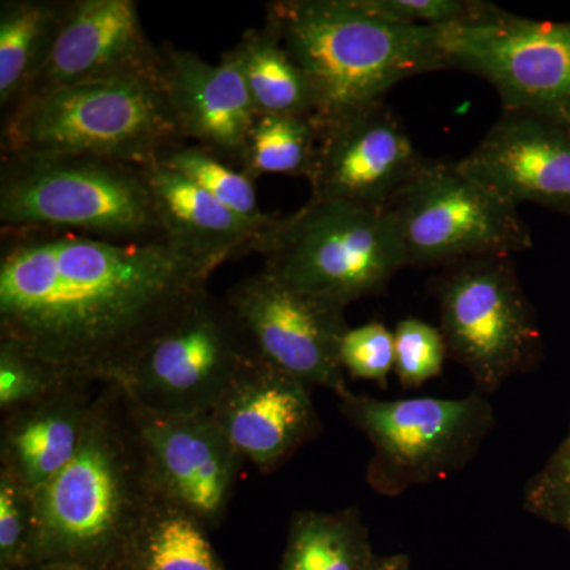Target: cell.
<instances>
[{"instance_id":"5bb4252c","label":"cell","mask_w":570,"mask_h":570,"mask_svg":"<svg viewBox=\"0 0 570 570\" xmlns=\"http://www.w3.org/2000/svg\"><path fill=\"white\" fill-rule=\"evenodd\" d=\"M423 160L382 100L321 129L311 198L389 208Z\"/></svg>"},{"instance_id":"277c9868","label":"cell","mask_w":570,"mask_h":570,"mask_svg":"<svg viewBox=\"0 0 570 570\" xmlns=\"http://www.w3.org/2000/svg\"><path fill=\"white\" fill-rule=\"evenodd\" d=\"M0 224L112 243L165 242L141 165L85 154H2Z\"/></svg>"},{"instance_id":"f1b7e54d","label":"cell","mask_w":570,"mask_h":570,"mask_svg":"<svg viewBox=\"0 0 570 570\" xmlns=\"http://www.w3.org/2000/svg\"><path fill=\"white\" fill-rule=\"evenodd\" d=\"M36 497L0 471V570H22L32 561Z\"/></svg>"},{"instance_id":"83f0119b","label":"cell","mask_w":570,"mask_h":570,"mask_svg":"<svg viewBox=\"0 0 570 570\" xmlns=\"http://www.w3.org/2000/svg\"><path fill=\"white\" fill-rule=\"evenodd\" d=\"M393 335H395V371L393 373L404 389H420L426 382L441 376L449 352L439 326L428 324L420 318H404L396 325Z\"/></svg>"},{"instance_id":"44dd1931","label":"cell","mask_w":570,"mask_h":570,"mask_svg":"<svg viewBox=\"0 0 570 570\" xmlns=\"http://www.w3.org/2000/svg\"><path fill=\"white\" fill-rule=\"evenodd\" d=\"M71 0H2L0 2V108L18 107L39 77Z\"/></svg>"},{"instance_id":"603a6c76","label":"cell","mask_w":570,"mask_h":570,"mask_svg":"<svg viewBox=\"0 0 570 570\" xmlns=\"http://www.w3.org/2000/svg\"><path fill=\"white\" fill-rule=\"evenodd\" d=\"M242 70L257 115H316L313 89L272 26L247 29L225 51Z\"/></svg>"},{"instance_id":"ffe728a7","label":"cell","mask_w":570,"mask_h":570,"mask_svg":"<svg viewBox=\"0 0 570 570\" xmlns=\"http://www.w3.org/2000/svg\"><path fill=\"white\" fill-rule=\"evenodd\" d=\"M141 167L165 243L214 269L254 254L261 236L277 219L275 214L266 220L247 219L163 165L151 160Z\"/></svg>"},{"instance_id":"7c38bea8","label":"cell","mask_w":570,"mask_h":570,"mask_svg":"<svg viewBox=\"0 0 570 570\" xmlns=\"http://www.w3.org/2000/svg\"><path fill=\"white\" fill-rule=\"evenodd\" d=\"M225 298L258 358L309 389L346 395L341 365V343L351 328L346 305L291 287L264 269L236 283Z\"/></svg>"},{"instance_id":"f546056e","label":"cell","mask_w":570,"mask_h":570,"mask_svg":"<svg viewBox=\"0 0 570 570\" xmlns=\"http://www.w3.org/2000/svg\"><path fill=\"white\" fill-rule=\"evenodd\" d=\"M523 508L570 534V423L561 444L524 487Z\"/></svg>"},{"instance_id":"3957f363","label":"cell","mask_w":570,"mask_h":570,"mask_svg":"<svg viewBox=\"0 0 570 570\" xmlns=\"http://www.w3.org/2000/svg\"><path fill=\"white\" fill-rule=\"evenodd\" d=\"M265 22L306 75L318 129L382 102L406 78L448 70L441 28L390 20L367 0H275Z\"/></svg>"},{"instance_id":"6da1fadb","label":"cell","mask_w":570,"mask_h":570,"mask_svg":"<svg viewBox=\"0 0 570 570\" xmlns=\"http://www.w3.org/2000/svg\"><path fill=\"white\" fill-rule=\"evenodd\" d=\"M213 273L165 242L2 228L0 341L70 381L118 385Z\"/></svg>"},{"instance_id":"7a4b0ae2","label":"cell","mask_w":570,"mask_h":570,"mask_svg":"<svg viewBox=\"0 0 570 570\" xmlns=\"http://www.w3.org/2000/svg\"><path fill=\"white\" fill-rule=\"evenodd\" d=\"M33 497L31 566L110 569L163 497L118 385H104L77 455Z\"/></svg>"},{"instance_id":"e0dca14e","label":"cell","mask_w":570,"mask_h":570,"mask_svg":"<svg viewBox=\"0 0 570 570\" xmlns=\"http://www.w3.org/2000/svg\"><path fill=\"white\" fill-rule=\"evenodd\" d=\"M461 170L519 206L570 216V130L530 112L502 111Z\"/></svg>"},{"instance_id":"8fae6325","label":"cell","mask_w":570,"mask_h":570,"mask_svg":"<svg viewBox=\"0 0 570 570\" xmlns=\"http://www.w3.org/2000/svg\"><path fill=\"white\" fill-rule=\"evenodd\" d=\"M254 355L227 298L206 291L142 352L118 387L135 406L159 414H208Z\"/></svg>"},{"instance_id":"4fadbf2b","label":"cell","mask_w":570,"mask_h":570,"mask_svg":"<svg viewBox=\"0 0 570 570\" xmlns=\"http://www.w3.org/2000/svg\"><path fill=\"white\" fill-rule=\"evenodd\" d=\"M126 401L160 494L206 530H216L227 513L243 456L212 412L167 415Z\"/></svg>"},{"instance_id":"d6a6232c","label":"cell","mask_w":570,"mask_h":570,"mask_svg":"<svg viewBox=\"0 0 570 570\" xmlns=\"http://www.w3.org/2000/svg\"><path fill=\"white\" fill-rule=\"evenodd\" d=\"M411 568V560L407 554H376L373 562L367 566L366 570H409Z\"/></svg>"},{"instance_id":"4dcf8cb0","label":"cell","mask_w":570,"mask_h":570,"mask_svg":"<svg viewBox=\"0 0 570 570\" xmlns=\"http://www.w3.org/2000/svg\"><path fill=\"white\" fill-rule=\"evenodd\" d=\"M341 365L352 377L387 387L395 371V335L381 322L348 328L341 343Z\"/></svg>"},{"instance_id":"d6986e66","label":"cell","mask_w":570,"mask_h":570,"mask_svg":"<svg viewBox=\"0 0 570 570\" xmlns=\"http://www.w3.org/2000/svg\"><path fill=\"white\" fill-rule=\"evenodd\" d=\"M104 385L69 381L2 415L0 471L37 493L77 455Z\"/></svg>"},{"instance_id":"7402d4cb","label":"cell","mask_w":570,"mask_h":570,"mask_svg":"<svg viewBox=\"0 0 570 570\" xmlns=\"http://www.w3.org/2000/svg\"><path fill=\"white\" fill-rule=\"evenodd\" d=\"M208 530L164 497L108 570H224Z\"/></svg>"},{"instance_id":"4316f807","label":"cell","mask_w":570,"mask_h":570,"mask_svg":"<svg viewBox=\"0 0 570 570\" xmlns=\"http://www.w3.org/2000/svg\"><path fill=\"white\" fill-rule=\"evenodd\" d=\"M61 373L24 348L0 341V412L2 415L43 400L66 382ZM80 382V381H78Z\"/></svg>"},{"instance_id":"9c48e42d","label":"cell","mask_w":570,"mask_h":570,"mask_svg":"<svg viewBox=\"0 0 570 570\" xmlns=\"http://www.w3.org/2000/svg\"><path fill=\"white\" fill-rule=\"evenodd\" d=\"M389 212L407 266H448L475 257L531 249L519 206L461 170L425 159L392 198Z\"/></svg>"},{"instance_id":"2e32d148","label":"cell","mask_w":570,"mask_h":570,"mask_svg":"<svg viewBox=\"0 0 570 570\" xmlns=\"http://www.w3.org/2000/svg\"><path fill=\"white\" fill-rule=\"evenodd\" d=\"M243 460L275 472L322 433L309 387L254 355L212 411Z\"/></svg>"},{"instance_id":"9a60e30c","label":"cell","mask_w":570,"mask_h":570,"mask_svg":"<svg viewBox=\"0 0 570 570\" xmlns=\"http://www.w3.org/2000/svg\"><path fill=\"white\" fill-rule=\"evenodd\" d=\"M163 48L142 29L138 2L71 0L50 56L22 102L85 82H163Z\"/></svg>"},{"instance_id":"d4e9b609","label":"cell","mask_w":570,"mask_h":570,"mask_svg":"<svg viewBox=\"0 0 570 570\" xmlns=\"http://www.w3.org/2000/svg\"><path fill=\"white\" fill-rule=\"evenodd\" d=\"M318 140L321 129L309 116H257L239 170L254 181L264 175L309 179L316 165Z\"/></svg>"},{"instance_id":"52a82bcc","label":"cell","mask_w":570,"mask_h":570,"mask_svg":"<svg viewBox=\"0 0 570 570\" xmlns=\"http://www.w3.org/2000/svg\"><path fill=\"white\" fill-rule=\"evenodd\" d=\"M337 401L341 414L373 448L367 485L387 498L452 478L478 459L497 426L493 404L479 392L453 400H377L348 390Z\"/></svg>"},{"instance_id":"30bf717a","label":"cell","mask_w":570,"mask_h":570,"mask_svg":"<svg viewBox=\"0 0 570 570\" xmlns=\"http://www.w3.org/2000/svg\"><path fill=\"white\" fill-rule=\"evenodd\" d=\"M441 48L448 70L489 81L504 110L570 130V21L531 20L490 3L475 20L441 28Z\"/></svg>"},{"instance_id":"1f68e13d","label":"cell","mask_w":570,"mask_h":570,"mask_svg":"<svg viewBox=\"0 0 570 570\" xmlns=\"http://www.w3.org/2000/svg\"><path fill=\"white\" fill-rule=\"evenodd\" d=\"M390 20L423 28L464 24L485 13L490 2L480 0H367Z\"/></svg>"},{"instance_id":"5b68a950","label":"cell","mask_w":570,"mask_h":570,"mask_svg":"<svg viewBox=\"0 0 570 570\" xmlns=\"http://www.w3.org/2000/svg\"><path fill=\"white\" fill-rule=\"evenodd\" d=\"M254 254L276 279L346 306L387 294L407 266L389 208L313 198L298 212L277 216Z\"/></svg>"},{"instance_id":"8992f818","label":"cell","mask_w":570,"mask_h":570,"mask_svg":"<svg viewBox=\"0 0 570 570\" xmlns=\"http://www.w3.org/2000/svg\"><path fill=\"white\" fill-rule=\"evenodd\" d=\"M186 142L163 82L108 80L56 89L2 116V154H85L135 165Z\"/></svg>"},{"instance_id":"484cf974","label":"cell","mask_w":570,"mask_h":570,"mask_svg":"<svg viewBox=\"0 0 570 570\" xmlns=\"http://www.w3.org/2000/svg\"><path fill=\"white\" fill-rule=\"evenodd\" d=\"M153 163L189 179L239 216L253 220H266L273 216L258 206L254 179L200 146L187 142L168 146L154 157Z\"/></svg>"},{"instance_id":"ba28073f","label":"cell","mask_w":570,"mask_h":570,"mask_svg":"<svg viewBox=\"0 0 570 570\" xmlns=\"http://www.w3.org/2000/svg\"><path fill=\"white\" fill-rule=\"evenodd\" d=\"M449 358L490 396L542 360V335L530 299L505 255L444 266L431 284Z\"/></svg>"},{"instance_id":"ac0fdd59","label":"cell","mask_w":570,"mask_h":570,"mask_svg":"<svg viewBox=\"0 0 570 570\" xmlns=\"http://www.w3.org/2000/svg\"><path fill=\"white\" fill-rule=\"evenodd\" d=\"M163 48V89L183 140H193L224 163L242 168L257 111L238 63H219L193 51Z\"/></svg>"},{"instance_id":"cb8c5ba5","label":"cell","mask_w":570,"mask_h":570,"mask_svg":"<svg viewBox=\"0 0 570 570\" xmlns=\"http://www.w3.org/2000/svg\"><path fill=\"white\" fill-rule=\"evenodd\" d=\"M374 558L358 509L302 510L292 517L279 570H366Z\"/></svg>"},{"instance_id":"836d02e7","label":"cell","mask_w":570,"mask_h":570,"mask_svg":"<svg viewBox=\"0 0 570 570\" xmlns=\"http://www.w3.org/2000/svg\"><path fill=\"white\" fill-rule=\"evenodd\" d=\"M22 570H86V569L73 568V566H62V564H36V566H31V568H26Z\"/></svg>"}]
</instances>
